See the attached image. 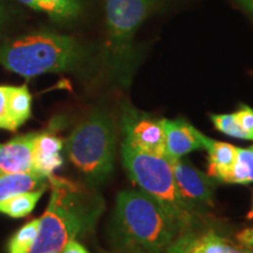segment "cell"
<instances>
[{"label": "cell", "mask_w": 253, "mask_h": 253, "mask_svg": "<svg viewBox=\"0 0 253 253\" xmlns=\"http://www.w3.org/2000/svg\"><path fill=\"white\" fill-rule=\"evenodd\" d=\"M48 186L49 202L31 253H61L69 240L91 232L104 210L102 197L80 183L52 175Z\"/></svg>", "instance_id": "6da1fadb"}, {"label": "cell", "mask_w": 253, "mask_h": 253, "mask_svg": "<svg viewBox=\"0 0 253 253\" xmlns=\"http://www.w3.org/2000/svg\"><path fill=\"white\" fill-rule=\"evenodd\" d=\"M66 153L87 184H102L114 171L116 134L110 116L94 110L66 140Z\"/></svg>", "instance_id": "5b68a950"}, {"label": "cell", "mask_w": 253, "mask_h": 253, "mask_svg": "<svg viewBox=\"0 0 253 253\" xmlns=\"http://www.w3.org/2000/svg\"><path fill=\"white\" fill-rule=\"evenodd\" d=\"M236 1L253 14V0H236Z\"/></svg>", "instance_id": "484cf974"}, {"label": "cell", "mask_w": 253, "mask_h": 253, "mask_svg": "<svg viewBox=\"0 0 253 253\" xmlns=\"http://www.w3.org/2000/svg\"><path fill=\"white\" fill-rule=\"evenodd\" d=\"M252 213H253V207H252Z\"/></svg>", "instance_id": "f1b7e54d"}, {"label": "cell", "mask_w": 253, "mask_h": 253, "mask_svg": "<svg viewBox=\"0 0 253 253\" xmlns=\"http://www.w3.org/2000/svg\"><path fill=\"white\" fill-rule=\"evenodd\" d=\"M26 7L49 15L54 20L77 18L81 12L80 0H17Z\"/></svg>", "instance_id": "9a60e30c"}, {"label": "cell", "mask_w": 253, "mask_h": 253, "mask_svg": "<svg viewBox=\"0 0 253 253\" xmlns=\"http://www.w3.org/2000/svg\"><path fill=\"white\" fill-rule=\"evenodd\" d=\"M166 136V156L171 162L184 155L203 148L198 130L184 120H162Z\"/></svg>", "instance_id": "30bf717a"}, {"label": "cell", "mask_w": 253, "mask_h": 253, "mask_svg": "<svg viewBox=\"0 0 253 253\" xmlns=\"http://www.w3.org/2000/svg\"><path fill=\"white\" fill-rule=\"evenodd\" d=\"M40 218L33 219L21 226L7 243V253H31L38 238Z\"/></svg>", "instance_id": "d6986e66"}, {"label": "cell", "mask_w": 253, "mask_h": 253, "mask_svg": "<svg viewBox=\"0 0 253 253\" xmlns=\"http://www.w3.org/2000/svg\"><path fill=\"white\" fill-rule=\"evenodd\" d=\"M150 8L151 0H104L107 32L114 59L122 63L126 61L132 38Z\"/></svg>", "instance_id": "8992f818"}, {"label": "cell", "mask_w": 253, "mask_h": 253, "mask_svg": "<svg viewBox=\"0 0 253 253\" xmlns=\"http://www.w3.org/2000/svg\"><path fill=\"white\" fill-rule=\"evenodd\" d=\"M221 182L233 184L253 183V149L237 148L236 162Z\"/></svg>", "instance_id": "ac0fdd59"}, {"label": "cell", "mask_w": 253, "mask_h": 253, "mask_svg": "<svg viewBox=\"0 0 253 253\" xmlns=\"http://www.w3.org/2000/svg\"><path fill=\"white\" fill-rule=\"evenodd\" d=\"M125 141L130 147L154 156H166V136L162 120L125 107L122 115Z\"/></svg>", "instance_id": "52a82bcc"}, {"label": "cell", "mask_w": 253, "mask_h": 253, "mask_svg": "<svg viewBox=\"0 0 253 253\" xmlns=\"http://www.w3.org/2000/svg\"><path fill=\"white\" fill-rule=\"evenodd\" d=\"M166 253H182V252L179 251L178 248H177V246L172 243V244L169 246V249L167 250V252H166Z\"/></svg>", "instance_id": "4316f807"}, {"label": "cell", "mask_w": 253, "mask_h": 253, "mask_svg": "<svg viewBox=\"0 0 253 253\" xmlns=\"http://www.w3.org/2000/svg\"><path fill=\"white\" fill-rule=\"evenodd\" d=\"M233 116L242 130L249 136V140L253 141V109L243 104L236 113H233Z\"/></svg>", "instance_id": "44dd1931"}, {"label": "cell", "mask_w": 253, "mask_h": 253, "mask_svg": "<svg viewBox=\"0 0 253 253\" xmlns=\"http://www.w3.org/2000/svg\"><path fill=\"white\" fill-rule=\"evenodd\" d=\"M63 148V141L50 132H38L33 147L34 171L48 178L63 164L60 151Z\"/></svg>", "instance_id": "7c38bea8"}, {"label": "cell", "mask_w": 253, "mask_h": 253, "mask_svg": "<svg viewBox=\"0 0 253 253\" xmlns=\"http://www.w3.org/2000/svg\"><path fill=\"white\" fill-rule=\"evenodd\" d=\"M48 178L38 172L0 175V202L21 192L47 188Z\"/></svg>", "instance_id": "5bb4252c"}, {"label": "cell", "mask_w": 253, "mask_h": 253, "mask_svg": "<svg viewBox=\"0 0 253 253\" xmlns=\"http://www.w3.org/2000/svg\"><path fill=\"white\" fill-rule=\"evenodd\" d=\"M84 50L74 38L37 31L0 45V65L24 78L71 72L80 67Z\"/></svg>", "instance_id": "3957f363"}, {"label": "cell", "mask_w": 253, "mask_h": 253, "mask_svg": "<svg viewBox=\"0 0 253 253\" xmlns=\"http://www.w3.org/2000/svg\"><path fill=\"white\" fill-rule=\"evenodd\" d=\"M32 115V95L26 84L8 87V118L12 131L20 128Z\"/></svg>", "instance_id": "2e32d148"}, {"label": "cell", "mask_w": 253, "mask_h": 253, "mask_svg": "<svg viewBox=\"0 0 253 253\" xmlns=\"http://www.w3.org/2000/svg\"><path fill=\"white\" fill-rule=\"evenodd\" d=\"M178 194L194 210L199 207H211L213 201L214 182L188 161L173 160L170 162Z\"/></svg>", "instance_id": "ba28073f"}, {"label": "cell", "mask_w": 253, "mask_h": 253, "mask_svg": "<svg viewBox=\"0 0 253 253\" xmlns=\"http://www.w3.org/2000/svg\"><path fill=\"white\" fill-rule=\"evenodd\" d=\"M9 19V11L5 0H0V30L5 26Z\"/></svg>", "instance_id": "d4e9b609"}, {"label": "cell", "mask_w": 253, "mask_h": 253, "mask_svg": "<svg viewBox=\"0 0 253 253\" xmlns=\"http://www.w3.org/2000/svg\"><path fill=\"white\" fill-rule=\"evenodd\" d=\"M61 253H89V252H88L87 249L84 248L81 243H79L77 239H72L65 245V248L62 249Z\"/></svg>", "instance_id": "cb8c5ba5"}, {"label": "cell", "mask_w": 253, "mask_h": 253, "mask_svg": "<svg viewBox=\"0 0 253 253\" xmlns=\"http://www.w3.org/2000/svg\"><path fill=\"white\" fill-rule=\"evenodd\" d=\"M121 153L123 166L131 181L162 207L179 235L190 231L195 210L178 194L169 161L136 150L126 141L121 145Z\"/></svg>", "instance_id": "277c9868"}, {"label": "cell", "mask_w": 253, "mask_h": 253, "mask_svg": "<svg viewBox=\"0 0 253 253\" xmlns=\"http://www.w3.org/2000/svg\"><path fill=\"white\" fill-rule=\"evenodd\" d=\"M179 231L155 199L138 190L116 199L112 242L116 253H166Z\"/></svg>", "instance_id": "7a4b0ae2"}, {"label": "cell", "mask_w": 253, "mask_h": 253, "mask_svg": "<svg viewBox=\"0 0 253 253\" xmlns=\"http://www.w3.org/2000/svg\"><path fill=\"white\" fill-rule=\"evenodd\" d=\"M250 148H251V149H253V144L251 145V147H250Z\"/></svg>", "instance_id": "83f0119b"}, {"label": "cell", "mask_w": 253, "mask_h": 253, "mask_svg": "<svg viewBox=\"0 0 253 253\" xmlns=\"http://www.w3.org/2000/svg\"><path fill=\"white\" fill-rule=\"evenodd\" d=\"M237 240L244 248L253 250V229H245L237 235Z\"/></svg>", "instance_id": "603a6c76"}, {"label": "cell", "mask_w": 253, "mask_h": 253, "mask_svg": "<svg viewBox=\"0 0 253 253\" xmlns=\"http://www.w3.org/2000/svg\"><path fill=\"white\" fill-rule=\"evenodd\" d=\"M0 145H1V144H0Z\"/></svg>", "instance_id": "f546056e"}, {"label": "cell", "mask_w": 253, "mask_h": 253, "mask_svg": "<svg viewBox=\"0 0 253 253\" xmlns=\"http://www.w3.org/2000/svg\"><path fill=\"white\" fill-rule=\"evenodd\" d=\"M8 87L7 84H0V129L12 131L8 118Z\"/></svg>", "instance_id": "7402d4cb"}, {"label": "cell", "mask_w": 253, "mask_h": 253, "mask_svg": "<svg viewBox=\"0 0 253 253\" xmlns=\"http://www.w3.org/2000/svg\"><path fill=\"white\" fill-rule=\"evenodd\" d=\"M173 244L182 253H253L252 249L232 245L213 231L201 233L186 231L178 236Z\"/></svg>", "instance_id": "8fae6325"}, {"label": "cell", "mask_w": 253, "mask_h": 253, "mask_svg": "<svg viewBox=\"0 0 253 253\" xmlns=\"http://www.w3.org/2000/svg\"><path fill=\"white\" fill-rule=\"evenodd\" d=\"M38 132L17 136L0 145V175L36 172L33 169V147Z\"/></svg>", "instance_id": "9c48e42d"}, {"label": "cell", "mask_w": 253, "mask_h": 253, "mask_svg": "<svg viewBox=\"0 0 253 253\" xmlns=\"http://www.w3.org/2000/svg\"><path fill=\"white\" fill-rule=\"evenodd\" d=\"M214 128L219 130L223 134H225L230 137L239 138V140H249V136L245 131L242 130V128L236 122L233 114H212L210 116Z\"/></svg>", "instance_id": "ffe728a7"}, {"label": "cell", "mask_w": 253, "mask_h": 253, "mask_svg": "<svg viewBox=\"0 0 253 253\" xmlns=\"http://www.w3.org/2000/svg\"><path fill=\"white\" fill-rule=\"evenodd\" d=\"M46 188L21 192L0 202V213L12 218L27 217L34 210Z\"/></svg>", "instance_id": "e0dca14e"}, {"label": "cell", "mask_w": 253, "mask_h": 253, "mask_svg": "<svg viewBox=\"0 0 253 253\" xmlns=\"http://www.w3.org/2000/svg\"><path fill=\"white\" fill-rule=\"evenodd\" d=\"M198 135L202 145L209 153V176L221 182L236 162L237 147L209 138L201 131Z\"/></svg>", "instance_id": "4fadbf2b"}]
</instances>
